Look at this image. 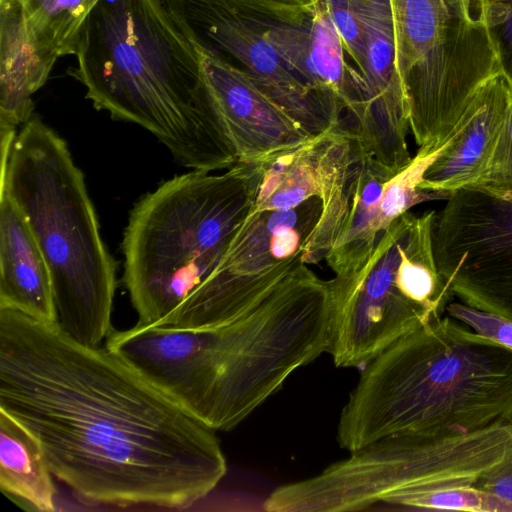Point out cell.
Masks as SVG:
<instances>
[{"mask_svg":"<svg viewBox=\"0 0 512 512\" xmlns=\"http://www.w3.org/2000/svg\"><path fill=\"white\" fill-rule=\"evenodd\" d=\"M0 408L37 438L54 477L96 504L185 509L227 471L215 431L105 345L9 309Z\"/></svg>","mask_w":512,"mask_h":512,"instance_id":"cell-1","label":"cell"},{"mask_svg":"<svg viewBox=\"0 0 512 512\" xmlns=\"http://www.w3.org/2000/svg\"><path fill=\"white\" fill-rule=\"evenodd\" d=\"M302 264L236 321L210 329L137 326L130 365L213 431L236 427L332 342L333 282Z\"/></svg>","mask_w":512,"mask_h":512,"instance_id":"cell-2","label":"cell"},{"mask_svg":"<svg viewBox=\"0 0 512 512\" xmlns=\"http://www.w3.org/2000/svg\"><path fill=\"white\" fill-rule=\"evenodd\" d=\"M400 435L426 445L512 438V349L436 316L369 362L344 405L349 452Z\"/></svg>","mask_w":512,"mask_h":512,"instance_id":"cell-3","label":"cell"},{"mask_svg":"<svg viewBox=\"0 0 512 512\" xmlns=\"http://www.w3.org/2000/svg\"><path fill=\"white\" fill-rule=\"evenodd\" d=\"M67 74L113 119L152 133L182 166L205 172L237 163L211 107L197 36L171 0H100Z\"/></svg>","mask_w":512,"mask_h":512,"instance_id":"cell-4","label":"cell"},{"mask_svg":"<svg viewBox=\"0 0 512 512\" xmlns=\"http://www.w3.org/2000/svg\"><path fill=\"white\" fill-rule=\"evenodd\" d=\"M1 155V191L21 208L45 257L59 326L99 346L112 330L116 264L82 171L64 139L37 116L1 140Z\"/></svg>","mask_w":512,"mask_h":512,"instance_id":"cell-5","label":"cell"},{"mask_svg":"<svg viewBox=\"0 0 512 512\" xmlns=\"http://www.w3.org/2000/svg\"><path fill=\"white\" fill-rule=\"evenodd\" d=\"M248 164L192 170L163 182L131 210L123 281L139 324L171 327L209 278L252 209Z\"/></svg>","mask_w":512,"mask_h":512,"instance_id":"cell-6","label":"cell"},{"mask_svg":"<svg viewBox=\"0 0 512 512\" xmlns=\"http://www.w3.org/2000/svg\"><path fill=\"white\" fill-rule=\"evenodd\" d=\"M512 464V440L426 445L392 435L369 443L308 479L276 488L269 512H348L402 506L434 491L475 486Z\"/></svg>","mask_w":512,"mask_h":512,"instance_id":"cell-7","label":"cell"},{"mask_svg":"<svg viewBox=\"0 0 512 512\" xmlns=\"http://www.w3.org/2000/svg\"><path fill=\"white\" fill-rule=\"evenodd\" d=\"M322 210L318 197L290 209H251L213 273L183 304L172 327L230 324L260 304L300 265L315 264L310 244Z\"/></svg>","mask_w":512,"mask_h":512,"instance_id":"cell-8","label":"cell"},{"mask_svg":"<svg viewBox=\"0 0 512 512\" xmlns=\"http://www.w3.org/2000/svg\"><path fill=\"white\" fill-rule=\"evenodd\" d=\"M457 124L446 140L432 149H418L396 169L377 160L361 142L346 179L322 210L311 242L317 262L324 260L335 275L358 270L378 240L400 216L420 203L447 200L451 193L420 187L428 168L457 137Z\"/></svg>","mask_w":512,"mask_h":512,"instance_id":"cell-9","label":"cell"},{"mask_svg":"<svg viewBox=\"0 0 512 512\" xmlns=\"http://www.w3.org/2000/svg\"><path fill=\"white\" fill-rule=\"evenodd\" d=\"M433 225L442 279L462 303L512 320V201L452 192Z\"/></svg>","mask_w":512,"mask_h":512,"instance_id":"cell-10","label":"cell"},{"mask_svg":"<svg viewBox=\"0 0 512 512\" xmlns=\"http://www.w3.org/2000/svg\"><path fill=\"white\" fill-rule=\"evenodd\" d=\"M498 71L479 0H456L446 26L404 81L418 149L445 141L481 85Z\"/></svg>","mask_w":512,"mask_h":512,"instance_id":"cell-11","label":"cell"},{"mask_svg":"<svg viewBox=\"0 0 512 512\" xmlns=\"http://www.w3.org/2000/svg\"><path fill=\"white\" fill-rule=\"evenodd\" d=\"M408 213L385 231L358 270L332 279L335 311L328 353L338 367L364 368L399 338L440 316L408 298L397 281Z\"/></svg>","mask_w":512,"mask_h":512,"instance_id":"cell-12","label":"cell"},{"mask_svg":"<svg viewBox=\"0 0 512 512\" xmlns=\"http://www.w3.org/2000/svg\"><path fill=\"white\" fill-rule=\"evenodd\" d=\"M197 51L218 129L237 162L261 161L313 136L244 69L228 62L198 37Z\"/></svg>","mask_w":512,"mask_h":512,"instance_id":"cell-13","label":"cell"},{"mask_svg":"<svg viewBox=\"0 0 512 512\" xmlns=\"http://www.w3.org/2000/svg\"><path fill=\"white\" fill-rule=\"evenodd\" d=\"M358 8L366 55L360 75L364 114L354 132L377 160L398 169L412 159L407 146L410 109L397 69L390 7L387 0H358Z\"/></svg>","mask_w":512,"mask_h":512,"instance_id":"cell-14","label":"cell"},{"mask_svg":"<svg viewBox=\"0 0 512 512\" xmlns=\"http://www.w3.org/2000/svg\"><path fill=\"white\" fill-rule=\"evenodd\" d=\"M360 145L352 129L340 127L247 163L252 210L290 209L312 197L320 198L326 207L344 183Z\"/></svg>","mask_w":512,"mask_h":512,"instance_id":"cell-15","label":"cell"},{"mask_svg":"<svg viewBox=\"0 0 512 512\" xmlns=\"http://www.w3.org/2000/svg\"><path fill=\"white\" fill-rule=\"evenodd\" d=\"M291 71L322 102L333 122L344 126L343 115L354 122L364 114V100L356 69L346 63L344 48L327 10L319 0L302 23H275L262 28Z\"/></svg>","mask_w":512,"mask_h":512,"instance_id":"cell-16","label":"cell"},{"mask_svg":"<svg viewBox=\"0 0 512 512\" xmlns=\"http://www.w3.org/2000/svg\"><path fill=\"white\" fill-rule=\"evenodd\" d=\"M180 13L200 41L219 48L240 63L262 90L308 133L317 135L340 128L319 98L300 81L263 36L262 25L198 13Z\"/></svg>","mask_w":512,"mask_h":512,"instance_id":"cell-17","label":"cell"},{"mask_svg":"<svg viewBox=\"0 0 512 512\" xmlns=\"http://www.w3.org/2000/svg\"><path fill=\"white\" fill-rule=\"evenodd\" d=\"M100 0H0V48L11 52L34 94L61 57L74 55Z\"/></svg>","mask_w":512,"mask_h":512,"instance_id":"cell-18","label":"cell"},{"mask_svg":"<svg viewBox=\"0 0 512 512\" xmlns=\"http://www.w3.org/2000/svg\"><path fill=\"white\" fill-rule=\"evenodd\" d=\"M512 94V82L500 70L478 89L463 116L454 141L428 168L420 187L455 192L471 187L493 153Z\"/></svg>","mask_w":512,"mask_h":512,"instance_id":"cell-19","label":"cell"},{"mask_svg":"<svg viewBox=\"0 0 512 512\" xmlns=\"http://www.w3.org/2000/svg\"><path fill=\"white\" fill-rule=\"evenodd\" d=\"M0 309L57 322L45 257L21 208L5 191L0 200Z\"/></svg>","mask_w":512,"mask_h":512,"instance_id":"cell-20","label":"cell"},{"mask_svg":"<svg viewBox=\"0 0 512 512\" xmlns=\"http://www.w3.org/2000/svg\"><path fill=\"white\" fill-rule=\"evenodd\" d=\"M54 475L37 438L0 408V490L27 512L55 511Z\"/></svg>","mask_w":512,"mask_h":512,"instance_id":"cell-21","label":"cell"},{"mask_svg":"<svg viewBox=\"0 0 512 512\" xmlns=\"http://www.w3.org/2000/svg\"><path fill=\"white\" fill-rule=\"evenodd\" d=\"M467 189L512 201V94L487 167Z\"/></svg>","mask_w":512,"mask_h":512,"instance_id":"cell-22","label":"cell"},{"mask_svg":"<svg viewBox=\"0 0 512 512\" xmlns=\"http://www.w3.org/2000/svg\"><path fill=\"white\" fill-rule=\"evenodd\" d=\"M345 52L356 65L359 79L364 69L366 40L358 0H322Z\"/></svg>","mask_w":512,"mask_h":512,"instance_id":"cell-23","label":"cell"},{"mask_svg":"<svg viewBox=\"0 0 512 512\" xmlns=\"http://www.w3.org/2000/svg\"><path fill=\"white\" fill-rule=\"evenodd\" d=\"M500 70L512 82V0H479Z\"/></svg>","mask_w":512,"mask_h":512,"instance_id":"cell-24","label":"cell"},{"mask_svg":"<svg viewBox=\"0 0 512 512\" xmlns=\"http://www.w3.org/2000/svg\"><path fill=\"white\" fill-rule=\"evenodd\" d=\"M490 494L476 487H457L412 498L403 507L424 510L489 511Z\"/></svg>","mask_w":512,"mask_h":512,"instance_id":"cell-25","label":"cell"},{"mask_svg":"<svg viewBox=\"0 0 512 512\" xmlns=\"http://www.w3.org/2000/svg\"><path fill=\"white\" fill-rule=\"evenodd\" d=\"M446 310L475 333L512 349V320L459 302L448 303Z\"/></svg>","mask_w":512,"mask_h":512,"instance_id":"cell-26","label":"cell"},{"mask_svg":"<svg viewBox=\"0 0 512 512\" xmlns=\"http://www.w3.org/2000/svg\"><path fill=\"white\" fill-rule=\"evenodd\" d=\"M474 487L512 502V464L485 477Z\"/></svg>","mask_w":512,"mask_h":512,"instance_id":"cell-27","label":"cell"},{"mask_svg":"<svg viewBox=\"0 0 512 512\" xmlns=\"http://www.w3.org/2000/svg\"><path fill=\"white\" fill-rule=\"evenodd\" d=\"M289 4L314 7L319 0H278Z\"/></svg>","mask_w":512,"mask_h":512,"instance_id":"cell-28","label":"cell"}]
</instances>
